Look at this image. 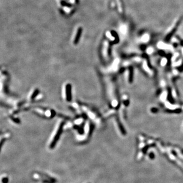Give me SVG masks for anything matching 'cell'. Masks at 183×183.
<instances>
[{
  "instance_id": "obj_1",
  "label": "cell",
  "mask_w": 183,
  "mask_h": 183,
  "mask_svg": "<svg viewBox=\"0 0 183 183\" xmlns=\"http://www.w3.org/2000/svg\"><path fill=\"white\" fill-rule=\"evenodd\" d=\"M62 128H63V124H61L60 125V126H59V127L57 133L56 134V136H55L54 137L53 140V142H52V143H51V144H50V148L53 149V148H54L55 146H56V143L58 142V140H59V136H60L61 134L62 133Z\"/></svg>"
},
{
  "instance_id": "obj_2",
  "label": "cell",
  "mask_w": 183,
  "mask_h": 183,
  "mask_svg": "<svg viewBox=\"0 0 183 183\" xmlns=\"http://www.w3.org/2000/svg\"><path fill=\"white\" fill-rule=\"evenodd\" d=\"M66 96L67 100L70 101L71 99V86L70 84H68L66 87Z\"/></svg>"
},
{
  "instance_id": "obj_3",
  "label": "cell",
  "mask_w": 183,
  "mask_h": 183,
  "mask_svg": "<svg viewBox=\"0 0 183 183\" xmlns=\"http://www.w3.org/2000/svg\"><path fill=\"white\" fill-rule=\"evenodd\" d=\"M178 23L177 24V27H176V28H174L172 30V31H171V33H170L169 34L166 36V40L168 41V40L171 38L172 36L173 35L174 33H175V32L177 31V26H178Z\"/></svg>"
},
{
  "instance_id": "obj_4",
  "label": "cell",
  "mask_w": 183,
  "mask_h": 183,
  "mask_svg": "<svg viewBox=\"0 0 183 183\" xmlns=\"http://www.w3.org/2000/svg\"><path fill=\"white\" fill-rule=\"evenodd\" d=\"M133 68L131 67H130V75H129V81L130 83H132L133 80Z\"/></svg>"
},
{
  "instance_id": "obj_5",
  "label": "cell",
  "mask_w": 183,
  "mask_h": 183,
  "mask_svg": "<svg viewBox=\"0 0 183 183\" xmlns=\"http://www.w3.org/2000/svg\"><path fill=\"white\" fill-rule=\"evenodd\" d=\"M166 112H173V113H179L181 112V109H174L173 110V111L172 110H166Z\"/></svg>"
},
{
  "instance_id": "obj_6",
  "label": "cell",
  "mask_w": 183,
  "mask_h": 183,
  "mask_svg": "<svg viewBox=\"0 0 183 183\" xmlns=\"http://www.w3.org/2000/svg\"><path fill=\"white\" fill-rule=\"evenodd\" d=\"M5 141H6L5 138H3L2 139H1V141H0V152H1L2 146H3V145L4 144V142H5Z\"/></svg>"
},
{
  "instance_id": "obj_7",
  "label": "cell",
  "mask_w": 183,
  "mask_h": 183,
  "mask_svg": "<svg viewBox=\"0 0 183 183\" xmlns=\"http://www.w3.org/2000/svg\"><path fill=\"white\" fill-rule=\"evenodd\" d=\"M2 182L3 183H8L9 182V179H8V177H3L2 180Z\"/></svg>"
},
{
  "instance_id": "obj_8",
  "label": "cell",
  "mask_w": 183,
  "mask_h": 183,
  "mask_svg": "<svg viewBox=\"0 0 183 183\" xmlns=\"http://www.w3.org/2000/svg\"><path fill=\"white\" fill-rule=\"evenodd\" d=\"M11 117V118L12 119V120L15 123H18L19 122V120H18V118H14L13 117Z\"/></svg>"
},
{
  "instance_id": "obj_9",
  "label": "cell",
  "mask_w": 183,
  "mask_h": 183,
  "mask_svg": "<svg viewBox=\"0 0 183 183\" xmlns=\"http://www.w3.org/2000/svg\"><path fill=\"white\" fill-rule=\"evenodd\" d=\"M149 156H150V158L152 159H154V157H155V155H154V153H151L150 154V155H149Z\"/></svg>"
},
{
  "instance_id": "obj_10",
  "label": "cell",
  "mask_w": 183,
  "mask_h": 183,
  "mask_svg": "<svg viewBox=\"0 0 183 183\" xmlns=\"http://www.w3.org/2000/svg\"><path fill=\"white\" fill-rule=\"evenodd\" d=\"M151 111L153 112H157V111H158V110H157L156 108H153V109H152Z\"/></svg>"
},
{
  "instance_id": "obj_11",
  "label": "cell",
  "mask_w": 183,
  "mask_h": 183,
  "mask_svg": "<svg viewBox=\"0 0 183 183\" xmlns=\"http://www.w3.org/2000/svg\"><path fill=\"white\" fill-rule=\"evenodd\" d=\"M1 133H2V131H0V134H1Z\"/></svg>"
}]
</instances>
